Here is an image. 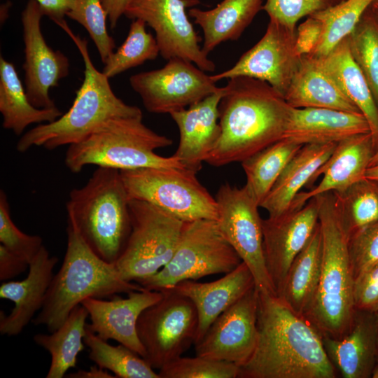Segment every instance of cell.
I'll use <instances>...</instances> for the list:
<instances>
[{
  "label": "cell",
  "instance_id": "obj_1",
  "mask_svg": "<svg viewBox=\"0 0 378 378\" xmlns=\"http://www.w3.org/2000/svg\"><path fill=\"white\" fill-rule=\"evenodd\" d=\"M258 339L239 378H335L322 334L277 295L258 291Z\"/></svg>",
  "mask_w": 378,
  "mask_h": 378
},
{
  "label": "cell",
  "instance_id": "obj_2",
  "mask_svg": "<svg viewBox=\"0 0 378 378\" xmlns=\"http://www.w3.org/2000/svg\"><path fill=\"white\" fill-rule=\"evenodd\" d=\"M218 106L220 136L206 162H241L283 138L291 106L267 83L246 76L227 79Z\"/></svg>",
  "mask_w": 378,
  "mask_h": 378
},
{
  "label": "cell",
  "instance_id": "obj_3",
  "mask_svg": "<svg viewBox=\"0 0 378 378\" xmlns=\"http://www.w3.org/2000/svg\"><path fill=\"white\" fill-rule=\"evenodd\" d=\"M77 46L84 62V79L69 109L55 120L38 125L24 133L17 150L33 147L51 150L78 143L106 120L116 117H141V109L127 104L113 91L108 78L98 71L89 55L88 41L76 35L66 20L57 24Z\"/></svg>",
  "mask_w": 378,
  "mask_h": 378
},
{
  "label": "cell",
  "instance_id": "obj_4",
  "mask_svg": "<svg viewBox=\"0 0 378 378\" xmlns=\"http://www.w3.org/2000/svg\"><path fill=\"white\" fill-rule=\"evenodd\" d=\"M314 197L322 236L321 269L315 296L304 316L323 336L340 338L349 330L356 311L349 233L334 193Z\"/></svg>",
  "mask_w": 378,
  "mask_h": 378
},
{
  "label": "cell",
  "instance_id": "obj_5",
  "mask_svg": "<svg viewBox=\"0 0 378 378\" xmlns=\"http://www.w3.org/2000/svg\"><path fill=\"white\" fill-rule=\"evenodd\" d=\"M67 246L60 269L53 276L35 326L55 331L70 312L89 298H102L145 288L122 278L115 264L99 258L67 221Z\"/></svg>",
  "mask_w": 378,
  "mask_h": 378
},
{
  "label": "cell",
  "instance_id": "obj_6",
  "mask_svg": "<svg viewBox=\"0 0 378 378\" xmlns=\"http://www.w3.org/2000/svg\"><path fill=\"white\" fill-rule=\"evenodd\" d=\"M129 202L120 170L103 167H97L87 183L69 195L67 221L108 263H115L130 233Z\"/></svg>",
  "mask_w": 378,
  "mask_h": 378
},
{
  "label": "cell",
  "instance_id": "obj_7",
  "mask_svg": "<svg viewBox=\"0 0 378 378\" xmlns=\"http://www.w3.org/2000/svg\"><path fill=\"white\" fill-rule=\"evenodd\" d=\"M141 117L111 118L82 141L68 146L64 163L73 173L87 165L132 170L147 167L185 168L174 155L163 157L155 150L173 141L142 122Z\"/></svg>",
  "mask_w": 378,
  "mask_h": 378
},
{
  "label": "cell",
  "instance_id": "obj_8",
  "mask_svg": "<svg viewBox=\"0 0 378 378\" xmlns=\"http://www.w3.org/2000/svg\"><path fill=\"white\" fill-rule=\"evenodd\" d=\"M241 262L216 220L184 222L172 258L159 272L138 284L147 290H162L183 281L228 273Z\"/></svg>",
  "mask_w": 378,
  "mask_h": 378
},
{
  "label": "cell",
  "instance_id": "obj_9",
  "mask_svg": "<svg viewBox=\"0 0 378 378\" xmlns=\"http://www.w3.org/2000/svg\"><path fill=\"white\" fill-rule=\"evenodd\" d=\"M130 199L148 202L183 222L217 220L216 198L186 168L147 167L122 170Z\"/></svg>",
  "mask_w": 378,
  "mask_h": 378
},
{
  "label": "cell",
  "instance_id": "obj_10",
  "mask_svg": "<svg viewBox=\"0 0 378 378\" xmlns=\"http://www.w3.org/2000/svg\"><path fill=\"white\" fill-rule=\"evenodd\" d=\"M129 206L131 230L115 265L123 279L138 283L169 261L184 222L143 200L130 199Z\"/></svg>",
  "mask_w": 378,
  "mask_h": 378
},
{
  "label": "cell",
  "instance_id": "obj_11",
  "mask_svg": "<svg viewBox=\"0 0 378 378\" xmlns=\"http://www.w3.org/2000/svg\"><path fill=\"white\" fill-rule=\"evenodd\" d=\"M147 307L139 317L138 337L145 359L153 369L160 370L195 344L198 316L192 302L172 289Z\"/></svg>",
  "mask_w": 378,
  "mask_h": 378
},
{
  "label": "cell",
  "instance_id": "obj_12",
  "mask_svg": "<svg viewBox=\"0 0 378 378\" xmlns=\"http://www.w3.org/2000/svg\"><path fill=\"white\" fill-rule=\"evenodd\" d=\"M215 198L219 228L250 270L256 288L260 292L276 295L265 263L259 205L244 186L239 188L228 183L220 186Z\"/></svg>",
  "mask_w": 378,
  "mask_h": 378
},
{
  "label": "cell",
  "instance_id": "obj_13",
  "mask_svg": "<svg viewBox=\"0 0 378 378\" xmlns=\"http://www.w3.org/2000/svg\"><path fill=\"white\" fill-rule=\"evenodd\" d=\"M216 83L206 71L180 57L168 59L160 69L130 78L132 88L153 113L170 114L188 108L216 92L219 89Z\"/></svg>",
  "mask_w": 378,
  "mask_h": 378
},
{
  "label": "cell",
  "instance_id": "obj_14",
  "mask_svg": "<svg viewBox=\"0 0 378 378\" xmlns=\"http://www.w3.org/2000/svg\"><path fill=\"white\" fill-rule=\"evenodd\" d=\"M195 0H129L124 15L140 19L155 34L160 55L164 59L180 57L204 71H214L216 65L199 44L200 38L190 22L186 8Z\"/></svg>",
  "mask_w": 378,
  "mask_h": 378
},
{
  "label": "cell",
  "instance_id": "obj_15",
  "mask_svg": "<svg viewBox=\"0 0 378 378\" xmlns=\"http://www.w3.org/2000/svg\"><path fill=\"white\" fill-rule=\"evenodd\" d=\"M296 30L270 20L262 37L230 69L211 76L214 82L238 76L265 81L284 96L300 57L295 50Z\"/></svg>",
  "mask_w": 378,
  "mask_h": 378
},
{
  "label": "cell",
  "instance_id": "obj_16",
  "mask_svg": "<svg viewBox=\"0 0 378 378\" xmlns=\"http://www.w3.org/2000/svg\"><path fill=\"white\" fill-rule=\"evenodd\" d=\"M258 293L253 287L212 323L194 345L196 356L239 368L248 361L257 344Z\"/></svg>",
  "mask_w": 378,
  "mask_h": 378
},
{
  "label": "cell",
  "instance_id": "obj_17",
  "mask_svg": "<svg viewBox=\"0 0 378 378\" xmlns=\"http://www.w3.org/2000/svg\"><path fill=\"white\" fill-rule=\"evenodd\" d=\"M43 16L36 0H29L22 12L24 83L27 97L34 106L51 108L56 106L50 97V89L58 86L59 80L69 75L70 64L63 52L54 50L45 41L41 29Z\"/></svg>",
  "mask_w": 378,
  "mask_h": 378
},
{
  "label": "cell",
  "instance_id": "obj_18",
  "mask_svg": "<svg viewBox=\"0 0 378 378\" xmlns=\"http://www.w3.org/2000/svg\"><path fill=\"white\" fill-rule=\"evenodd\" d=\"M318 224L316 197L299 209L262 219L265 263L276 295L291 263L308 243Z\"/></svg>",
  "mask_w": 378,
  "mask_h": 378
},
{
  "label": "cell",
  "instance_id": "obj_19",
  "mask_svg": "<svg viewBox=\"0 0 378 378\" xmlns=\"http://www.w3.org/2000/svg\"><path fill=\"white\" fill-rule=\"evenodd\" d=\"M127 295L126 298L115 295L109 300H84L81 304L90 319L86 326L104 340H113L145 358V349L137 334V321L144 310L162 298L163 292L144 289Z\"/></svg>",
  "mask_w": 378,
  "mask_h": 378
},
{
  "label": "cell",
  "instance_id": "obj_20",
  "mask_svg": "<svg viewBox=\"0 0 378 378\" xmlns=\"http://www.w3.org/2000/svg\"><path fill=\"white\" fill-rule=\"evenodd\" d=\"M225 86L188 108L169 115L178 127L179 143L174 155L187 169L195 173L206 162L219 136L218 106Z\"/></svg>",
  "mask_w": 378,
  "mask_h": 378
},
{
  "label": "cell",
  "instance_id": "obj_21",
  "mask_svg": "<svg viewBox=\"0 0 378 378\" xmlns=\"http://www.w3.org/2000/svg\"><path fill=\"white\" fill-rule=\"evenodd\" d=\"M58 259L51 256L43 246L29 262V272L23 280L4 281L0 286V298L10 300L14 307L8 315L0 312V332L7 336L19 335L33 320L45 301Z\"/></svg>",
  "mask_w": 378,
  "mask_h": 378
},
{
  "label": "cell",
  "instance_id": "obj_22",
  "mask_svg": "<svg viewBox=\"0 0 378 378\" xmlns=\"http://www.w3.org/2000/svg\"><path fill=\"white\" fill-rule=\"evenodd\" d=\"M374 152L370 132L338 142L332 153L316 172L309 185L323 175L319 183L308 191H300L288 211L300 209L307 201L317 195L328 192L343 191L365 178Z\"/></svg>",
  "mask_w": 378,
  "mask_h": 378
},
{
  "label": "cell",
  "instance_id": "obj_23",
  "mask_svg": "<svg viewBox=\"0 0 378 378\" xmlns=\"http://www.w3.org/2000/svg\"><path fill=\"white\" fill-rule=\"evenodd\" d=\"M325 351L344 378H370L378 360L374 313L356 309L349 330L340 338L323 336Z\"/></svg>",
  "mask_w": 378,
  "mask_h": 378
},
{
  "label": "cell",
  "instance_id": "obj_24",
  "mask_svg": "<svg viewBox=\"0 0 378 378\" xmlns=\"http://www.w3.org/2000/svg\"><path fill=\"white\" fill-rule=\"evenodd\" d=\"M255 286L252 273L241 262L235 269L214 281L186 280L169 289L189 298L196 308L198 327L195 344L223 312Z\"/></svg>",
  "mask_w": 378,
  "mask_h": 378
},
{
  "label": "cell",
  "instance_id": "obj_25",
  "mask_svg": "<svg viewBox=\"0 0 378 378\" xmlns=\"http://www.w3.org/2000/svg\"><path fill=\"white\" fill-rule=\"evenodd\" d=\"M370 132L361 113L326 108H290L282 139L302 145L338 143Z\"/></svg>",
  "mask_w": 378,
  "mask_h": 378
},
{
  "label": "cell",
  "instance_id": "obj_26",
  "mask_svg": "<svg viewBox=\"0 0 378 378\" xmlns=\"http://www.w3.org/2000/svg\"><path fill=\"white\" fill-rule=\"evenodd\" d=\"M284 97L292 108H326L360 113L312 54L301 56Z\"/></svg>",
  "mask_w": 378,
  "mask_h": 378
},
{
  "label": "cell",
  "instance_id": "obj_27",
  "mask_svg": "<svg viewBox=\"0 0 378 378\" xmlns=\"http://www.w3.org/2000/svg\"><path fill=\"white\" fill-rule=\"evenodd\" d=\"M337 143L309 144L295 154L260 204L269 217L287 212L301 189L311 180L332 153Z\"/></svg>",
  "mask_w": 378,
  "mask_h": 378
},
{
  "label": "cell",
  "instance_id": "obj_28",
  "mask_svg": "<svg viewBox=\"0 0 378 378\" xmlns=\"http://www.w3.org/2000/svg\"><path fill=\"white\" fill-rule=\"evenodd\" d=\"M349 36L327 55L316 57L323 68L366 118L375 150L378 147V105L365 76L353 58Z\"/></svg>",
  "mask_w": 378,
  "mask_h": 378
},
{
  "label": "cell",
  "instance_id": "obj_29",
  "mask_svg": "<svg viewBox=\"0 0 378 378\" xmlns=\"http://www.w3.org/2000/svg\"><path fill=\"white\" fill-rule=\"evenodd\" d=\"M263 0H223L210 10L189 9L203 32L202 50L208 55L227 41L237 40L262 9Z\"/></svg>",
  "mask_w": 378,
  "mask_h": 378
},
{
  "label": "cell",
  "instance_id": "obj_30",
  "mask_svg": "<svg viewBox=\"0 0 378 378\" xmlns=\"http://www.w3.org/2000/svg\"><path fill=\"white\" fill-rule=\"evenodd\" d=\"M322 236L319 223L291 263L277 296L292 310L304 315L315 296L321 275Z\"/></svg>",
  "mask_w": 378,
  "mask_h": 378
},
{
  "label": "cell",
  "instance_id": "obj_31",
  "mask_svg": "<svg viewBox=\"0 0 378 378\" xmlns=\"http://www.w3.org/2000/svg\"><path fill=\"white\" fill-rule=\"evenodd\" d=\"M0 112L3 127L21 135L32 124L50 122L62 115L56 106L40 108L29 100L15 66L0 57Z\"/></svg>",
  "mask_w": 378,
  "mask_h": 378
},
{
  "label": "cell",
  "instance_id": "obj_32",
  "mask_svg": "<svg viewBox=\"0 0 378 378\" xmlns=\"http://www.w3.org/2000/svg\"><path fill=\"white\" fill-rule=\"evenodd\" d=\"M88 316L87 309L79 304L50 335H34L35 343L48 351L51 356L46 378H62L70 368L76 367L78 355L85 345L84 337Z\"/></svg>",
  "mask_w": 378,
  "mask_h": 378
},
{
  "label": "cell",
  "instance_id": "obj_33",
  "mask_svg": "<svg viewBox=\"0 0 378 378\" xmlns=\"http://www.w3.org/2000/svg\"><path fill=\"white\" fill-rule=\"evenodd\" d=\"M302 146L281 139L241 162L246 177L244 188L259 206Z\"/></svg>",
  "mask_w": 378,
  "mask_h": 378
},
{
  "label": "cell",
  "instance_id": "obj_34",
  "mask_svg": "<svg viewBox=\"0 0 378 378\" xmlns=\"http://www.w3.org/2000/svg\"><path fill=\"white\" fill-rule=\"evenodd\" d=\"M84 343L89 349V358L116 377L160 378L147 360L136 352L121 344H108L87 326Z\"/></svg>",
  "mask_w": 378,
  "mask_h": 378
},
{
  "label": "cell",
  "instance_id": "obj_35",
  "mask_svg": "<svg viewBox=\"0 0 378 378\" xmlns=\"http://www.w3.org/2000/svg\"><path fill=\"white\" fill-rule=\"evenodd\" d=\"M376 0H344L326 10L312 15L323 24V34L312 53L323 56L348 37L365 11Z\"/></svg>",
  "mask_w": 378,
  "mask_h": 378
},
{
  "label": "cell",
  "instance_id": "obj_36",
  "mask_svg": "<svg viewBox=\"0 0 378 378\" xmlns=\"http://www.w3.org/2000/svg\"><path fill=\"white\" fill-rule=\"evenodd\" d=\"M349 236L378 222V184L363 178L343 191L332 192Z\"/></svg>",
  "mask_w": 378,
  "mask_h": 378
},
{
  "label": "cell",
  "instance_id": "obj_37",
  "mask_svg": "<svg viewBox=\"0 0 378 378\" xmlns=\"http://www.w3.org/2000/svg\"><path fill=\"white\" fill-rule=\"evenodd\" d=\"M146 26L140 19L132 20L125 41L104 64L102 72L108 78L157 58L160 54L158 42L146 31Z\"/></svg>",
  "mask_w": 378,
  "mask_h": 378
},
{
  "label": "cell",
  "instance_id": "obj_38",
  "mask_svg": "<svg viewBox=\"0 0 378 378\" xmlns=\"http://www.w3.org/2000/svg\"><path fill=\"white\" fill-rule=\"evenodd\" d=\"M349 38L353 58L365 76L378 105V18L371 6Z\"/></svg>",
  "mask_w": 378,
  "mask_h": 378
},
{
  "label": "cell",
  "instance_id": "obj_39",
  "mask_svg": "<svg viewBox=\"0 0 378 378\" xmlns=\"http://www.w3.org/2000/svg\"><path fill=\"white\" fill-rule=\"evenodd\" d=\"M66 16L81 24L94 43L104 64L115 48L106 29L107 13L101 0H76Z\"/></svg>",
  "mask_w": 378,
  "mask_h": 378
},
{
  "label": "cell",
  "instance_id": "obj_40",
  "mask_svg": "<svg viewBox=\"0 0 378 378\" xmlns=\"http://www.w3.org/2000/svg\"><path fill=\"white\" fill-rule=\"evenodd\" d=\"M160 378H238L239 367L202 356H181L159 370Z\"/></svg>",
  "mask_w": 378,
  "mask_h": 378
},
{
  "label": "cell",
  "instance_id": "obj_41",
  "mask_svg": "<svg viewBox=\"0 0 378 378\" xmlns=\"http://www.w3.org/2000/svg\"><path fill=\"white\" fill-rule=\"evenodd\" d=\"M0 242L29 264L43 246L40 236L24 233L13 223L8 200L3 190L0 191Z\"/></svg>",
  "mask_w": 378,
  "mask_h": 378
},
{
  "label": "cell",
  "instance_id": "obj_42",
  "mask_svg": "<svg viewBox=\"0 0 378 378\" xmlns=\"http://www.w3.org/2000/svg\"><path fill=\"white\" fill-rule=\"evenodd\" d=\"M344 0H266L264 10L270 20L296 30L298 22L304 17L326 10Z\"/></svg>",
  "mask_w": 378,
  "mask_h": 378
},
{
  "label": "cell",
  "instance_id": "obj_43",
  "mask_svg": "<svg viewBox=\"0 0 378 378\" xmlns=\"http://www.w3.org/2000/svg\"><path fill=\"white\" fill-rule=\"evenodd\" d=\"M349 255L354 278L378 264V222L349 236Z\"/></svg>",
  "mask_w": 378,
  "mask_h": 378
},
{
  "label": "cell",
  "instance_id": "obj_44",
  "mask_svg": "<svg viewBox=\"0 0 378 378\" xmlns=\"http://www.w3.org/2000/svg\"><path fill=\"white\" fill-rule=\"evenodd\" d=\"M354 303L357 310L378 312V264L354 278Z\"/></svg>",
  "mask_w": 378,
  "mask_h": 378
},
{
  "label": "cell",
  "instance_id": "obj_45",
  "mask_svg": "<svg viewBox=\"0 0 378 378\" xmlns=\"http://www.w3.org/2000/svg\"><path fill=\"white\" fill-rule=\"evenodd\" d=\"M323 34V24L318 18L310 15L301 23L296 29L295 50L297 54L302 55L312 54Z\"/></svg>",
  "mask_w": 378,
  "mask_h": 378
},
{
  "label": "cell",
  "instance_id": "obj_46",
  "mask_svg": "<svg viewBox=\"0 0 378 378\" xmlns=\"http://www.w3.org/2000/svg\"><path fill=\"white\" fill-rule=\"evenodd\" d=\"M29 262L0 244V281H8L29 268Z\"/></svg>",
  "mask_w": 378,
  "mask_h": 378
},
{
  "label": "cell",
  "instance_id": "obj_47",
  "mask_svg": "<svg viewBox=\"0 0 378 378\" xmlns=\"http://www.w3.org/2000/svg\"><path fill=\"white\" fill-rule=\"evenodd\" d=\"M43 15L55 24L64 20V17L73 8L76 0H36Z\"/></svg>",
  "mask_w": 378,
  "mask_h": 378
},
{
  "label": "cell",
  "instance_id": "obj_48",
  "mask_svg": "<svg viewBox=\"0 0 378 378\" xmlns=\"http://www.w3.org/2000/svg\"><path fill=\"white\" fill-rule=\"evenodd\" d=\"M107 13L111 29H114L122 15L129 0H101Z\"/></svg>",
  "mask_w": 378,
  "mask_h": 378
},
{
  "label": "cell",
  "instance_id": "obj_49",
  "mask_svg": "<svg viewBox=\"0 0 378 378\" xmlns=\"http://www.w3.org/2000/svg\"><path fill=\"white\" fill-rule=\"evenodd\" d=\"M66 377L71 378H116L115 375H112L103 369L95 365L91 366L89 370H79L76 372L68 374Z\"/></svg>",
  "mask_w": 378,
  "mask_h": 378
},
{
  "label": "cell",
  "instance_id": "obj_50",
  "mask_svg": "<svg viewBox=\"0 0 378 378\" xmlns=\"http://www.w3.org/2000/svg\"><path fill=\"white\" fill-rule=\"evenodd\" d=\"M365 178L378 184V163L367 169Z\"/></svg>",
  "mask_w": 378,
  "mask_h": 378
},
{
  "label": "cell",
  "instance_id": "obj_51",
  "mask_svg": "<svg viewBox=\"0 0 378 378\" xmlns=\"http://www.w3.org/2000/svg\"><path fill=\"white\" fill-rule=\"evenodd\" d=\"M377 163H378V147L376 148L373 153L369 167L374 165Z\"/></svg>",
  "mask_w": 378,
  "mask_h": 378
},
{
  "label": "cell",
  "instance_id": "obj_52",
  "mask_svg": "<svg viewBox=\"0 0 378 378\" xmlns=\"http://www.w3.org/2000/svg\"><path fill=\"white\" fill-rule=\"evenodd\" d=\"M371 8L378 18V1H374L371 6Z\"/></svg>",
  "mask_w": 378,
  "mask_h": 378
},
{
  "label": "cell",
  "instance_id": "obj_53",
  "mask_svg": "<svg viewBox=\"0 0 378 378\" xmlns=\"http://www.w3.org/2000/svg\"><path fill=\"white\" fill-rule=\"evenodd\" d=\"M374 316H375L377 340V345H378V312L374 313Z\"/></svg>",
  "mask_w": 378,
  "mask_h": 378
},
{
  "label": "cell",
  "instance_id": "obj_54",
  "mask_svg": "<svg viewBox=\"0 0 378 378\" xmlns=\"http://www.w3.org/2000/svg\"><path fill=\"white\" fill-rule=\"evenodd\" d=\"M372 378H378V360L372 374Z\"/></svg>",
  "mask_w": 378,
  "mask_h": 378
},
{
  "label": "cell",
  "instance_id": "obj_55",
  "mask_svg": "<svg viewBox=\"0 0 378 378\" xmlns=\"http://www.w3.org/2000/svg\"><path fill=\"white\" fill-rule=\"evenodd\" d=\"M375 1H378V0H376Z\"/></svg>",
  "mask_w": 378,
  "mask_h": 378
}]
</instances>
